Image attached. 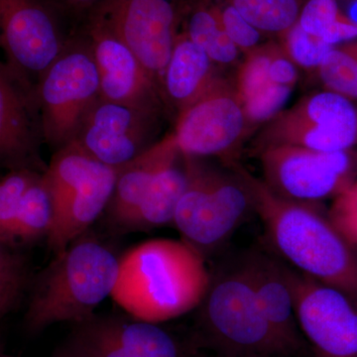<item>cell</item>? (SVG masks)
I'll return each mask as SVG.
<instances>
[{
	"mask_svg": "<svg viewBox=\"0 0 357 357\" xmlns=\"http://www.w3.org/2000/svg\"><path fill=\"white\" fill-rule=\"evenodd\" d=\"M255 213L280 259L301 273L347 294L357 305V246L349 243L318 206L281 198L243 166Z\"/></svg>",
	"mask_w": 357,
	"mask_h": 357,
	"instance_id": "cell-1",
	"label": "cell"
},
{
	"mask_svg": "<svg viewBox=\"0 0 357 357\" xmlns=\"http://www.w3.org/2000/svg\"><path fill=\"white\" fill-rule=\"evenodd\" d=\"M203 255L184 241L154 239L121 257L112 298L128 316L163 323L196 310L210 281Z\"/></svg>",
	"mask_w": 357,
	"mask_h": 357,
	"instance_id": "cell-2",
	"label": "cell"
},
{
	"mask_svg": "<svg viewBox=\"0 0 357 357\" xmlns=\"http://www.w3.org/2000/svg\"><path fill=\"white\" fill-rule=\"evenodd\" d=\"M121 257L93 231L86 230L42 271L33 277L27 296L24 326L38 333L54 324H77L112 295Z\"/></svg>",
	"mask_w": 357,
	"mask_h": 357,
	"instance_id": "cell-3",
	"label": "cell"
},
{
	"mask_svg": "<svg viewBox=\"0 0 357 357\" xmlns=\"http://www.w3.org/2000/svg\"><path fill=\"white\" fill-rule=\"evenodd\" d=\"M196 310L192 335L199 349L232 356H296L263 312L241 256L223 258L211 268L208 289Z\"/></svg>",
	"mask_w": 357,
	"mask_h": 357,
	"instance_id": "cell-4",
	"label": "cell"
},
{
	"mask_svg": "<svg viewBox=\"0 0 357 357\" xmlns=\"http://www.w3.org/2000/svg\"><path fill=\"white\" fill-rule=\"evenodd\" d=\"M187 160L189 184L174 225L182 241L206 260L220 252L249 215L256 213L255 199L236 162L225 170L204 164L198 157Z\"/></svg>",
	"mask_w": 357,
	"mask_h": 357,
	"instance_id": "cell-5",
	"label": "cell"
},
{
	"mask_svg": "<svg viewBox=\"0 0 357 357\" xmlns=\"http://www.w3.org/2000/svg\"><path fill=\"white\" fill-rule=\"evenodd\" d=\"M37 96L46 142L60 149L76 139L89 109L100 98V74L89 44L66 46L40 77Z\"/></svg>",
	"mask_w": 357,
	"mask_h": 357,
	"instance_id": "cell-6",
	"label": "cell"
},
{
	"mask_svg": "<svg viewBox=\"0 0 357 357\" xmlns=\"http://www.w3.org/2000/svg\"><path fill=\"white\" fill-rule=\"evenodd\" d=\"M182 13V0H105L91 20L133 52L164 96V79Z\"/></svg>",
	"mask_w": 357,
	"mask_h": 357,
	"instance_id": "cell-7",
	"label": "cell"
},
{
	"mask_svg": "<svg viewBox=\"0 0 357 357\" xmlns=\"http://www.w3.org/2000/svg\"><path fill=\"white\" fill-rule=\"evenodd\" d=\"M259 153L265 184L281 198L318 206L354 183L357 154L295 146H271Z\"/></svg>",
	"mask_w": 357,
	"mask_h": 357,
	"instance_id": "cell-8",
	"label": "cell"
},
{
	"mask_svg": "<svg viewBox=\"0 0 357 357\" xmlns=\"http://www.w3.org/2000/svg\"><path fill=\"white\" fill-rule=\"evenodd\" d=\"M357 143V112L349 98L326 91L303 98L275 115L256 140L258 152L271 146H295L335 152Z\"/></svg>",
	"mask_w": 357,
	"mask_h": 357,
	"instance_id": "cell-9",
	"label": "cell"
},
{
	"mask_svg": "<svg viewBox=\"0 0 357 357\" xmlns=\"http://www.w3.org/2000/svg\"><path fill=\"white\" fill-rule=\"evenodd\" d=\"M248 128L236 84L217 77L196 102L180 112L173 136L185 156L218 157L230 165L236 163Z\"/></svg>",
	"mask_w": 357,
	"mask_h": 357,
	"instance_id": "cell-10",
	"label": "cell"
},
{
	"mask_svg": "<svg viewBox=\"0 0 357 357\" xmlns=\"http://www.w3.org/2000/svg\"><path fill=\"white\" fill-rule=\"evenodd\" d=\"M282 268L292 290L301 333L314 357H357L356 303L283 260Z\"/></svg>",
	"mask_w": 357,
	"mask_h": 357,
	"instance_id": "cell-11",
	"label": "cell"
},
{
	"mask_svg": "<svg viewBox=\"0 0 357 357\" xmlns=\"http://www.w3.org/2000/svg\"><path fill=\"white\" fill-rule=\"evenodd\" d=\"M158 116L100 98L75 140L98 161L121 168L156 144L152 141Z\"/></svg>",
	"mask_w": 357,
	"mask_h": 357,
	"instance_id": "cell-12",
	"label": "cell"
},
{
	"mask_svg": "<svg viewBox=\"0 0 357 357\" xmlns=\"http://www.w3.org/2000/svg\"><path fill=\"white\" fill-rule=\"evenodd\" d=\"M0 28L8 67L20 79L27 75L40 79L66 48L51 13L38 0H0Z\"/></svg>",
	"mask_w": 357,
	"mask_h": 357,
	"instance_id": "cell-13",
	"label": "cell"
},
{
	"mask_svg": "<svg viewBox=\"0 0 357 357\" xmlns=\"http://www.w3.org/2000/svg\"><path fill=\"white\" fill-rule=\"evenodd\" d=\"M91 53L100 82V98L161 114L165 98L133 52L105 26L91 20Z\"/></svg>",
	"mask_w": 357,
	"mask_h": 357,
	"instance_id": "cell-14",
	"label": "cell"
},
{
	"mask_svg": "<svg viewBox=\"0 0 357 357\" xmlns=\"http://www.w3.org/2000/svg\"><path fill=\"white\" fill-rule=\"evenodd\" d=\"M22 79L8 66L0 70V158L3 167L26 168L45 174L38 154V136L35 132L31 103Z\"/></svg>",
	"mask_w": 357,
	"mask_h": 357,
	"instance_id": "cell-15",
	"label": "cell"
},
{
	"mask_svg": "<svg viewBox=\"0 0 357 357\" xmlns=\"http://www.w3.org/2000/svg\"><path fill=\"white\" fill-rule=\"evenodd\" d=\"M241 259L262 311L274 330L296 356L306 351L309 345L298 325L292 290L280 258L255 249L241 255Z\"/></svg>",
	"mask_w": 357,
	"mask_h": 357,
	"instance_id": "cell-16",
	"label": "cell"
},
{
	"mask_svg": "<svg viewBox=\"0 0 357 357\" xmlns=\"http://www.w3.org/2000/svg\"><path fill=\"white\" fill-rule=\"evenodd\" d=\"M178 153L180 149L170 134L137 159L119 168L114 195L102 215L103 223L110 234H124L126 225L139 210L155 178Z\"/></svg>",
	"mask_w": 357,
	"mask_h": 357,
	"instance_id": "cell-17",
	"label": "cell"
},
{
	"mask_svg": "<svg viewBox=\"0 0 357 357\" xmlns=\"http://www.w3.org/2000/svg\"><path fill=\"white\" fill-rule=\"evenodd\" d=\"M119 173V168L105 164L95 176L56 204L55 222L47 238L55 256L64 253L103 215L114 195Z\"/></svg>",
	"mask_w": 357,
	"mask_h": 357,
	"instance_id": "cell-18",
	"label": "cell"
},
{
	"mask_svg": "<svg viewBox=\"0 0 357 357\" xmlns=\"http://www.w3.org/2000/svg\"><path fill=\"white\" fill-rule=\"evenodd\" d=\"M279 45L268 43L248 53L234 82L249 126L269 121L281 112L293 88L277 84L270 63Z\"/></svg>",
	"mask_w": 357,
	"mask_h": 357,
	"instance_id": "cell-19",
	"label": "cell"
},
{
	"mask_svg": "<svg viewBox=\"0 0 357 357\" xmlns=\"http://www.w3.org/2000/svg\"><path fill=\"white\" fill-rule=\"evenodd\" d=\"M98 325L117 344L139 357H198L199 347L192 333L178 337L156 323L121 314H93Z\"/></svg>",
	"mask_w": 357,
	"mask_h": 357,
	"instance_id": "cell-20",
	"label": "cell"
},
{
	"mask_svg": "<svg viewBox=\"0 0 357 357\" xmlns=\"http://www.w3.org/2000/svg\"><path fill=\"white\" fill-rule=\"evenodd\" d=\"M213 63L185 32L178 34L164 79L166 102L172 103L178 112L196 102L217 77Z\"/></svg>",
	"mask_w": 357,
	"mask_h": 357,
	"instance_id": "cell-21",
	"label": "cell"
},
{
	"mask_svg": "<svg viewBox=\"0 0 357 357\" xmlns=\"http://www.w3.org/2000/svg\"><path fill=\"white\" fill-rule=\"evenodd\" d=\"M189 184L187 156L181 152L155 178L139 210L126 225L124 234L149 231L174 225L176 211Z\"/></svg>",
	"mask_w": 357,
	"mask_h": 357,
	"instance_id": "cell-22",
	"label": "cell"
},
{
	"mask_svg": "<svg viewBox=\"0 0 357 357\" xmlns=\"http://www.w3.org/2000/svg\"><path fill=\"white\" fill-rule=\"evenodd\" d=\"M55 204L43 176L23 198L7 245H31L48 238L55 222Z\"/></svg>",
	"mask_w": 357,
	"mask_h": 357,
	"instance_id": "cell-23",
	"label": "cell"
},
{
	"mask_svg": "<svg viewBox=\"0 0 357 357\" xmlns=\"http://www.w3.org/2000/svg\"><path fill=\"white\" fill-rule=\"evenodd\" d=\"M185 34L213 63L229 65L238 58V47L223 27L217 3L199 2L190 13Z\"/></svg>",
	"mask_w": 357,
	"mask_h": 357,
	"instance_id": "cell-24",
	"label": "cell"
},
{
	"mask_svg": "<svg viewBox=\"0 0 357 357\" xmlns=\"http://www.w3.org/2000/svg\"><path fill=\"white\" fill-rule=\"evenodd\" d=\"M236 9L261 32L282 36L297 24L305 0H217Z\"/></svg>",
	"mask_w": 357,
	"mask_h": 357,
	"instance_id": "cell-25",
	"label": "cell"
},
{
	"mask_svg": "<svg viewBox=\"0 0 357 357\" xmlns=\"http://www.w3.org/2000/svg\"><path fill=\"white\" fill-rule=\"evenodd\" d=\"M30 262L20 246L0 244V316L20 309L33 281Z\"/></svg>",
	"mask_w": 357,
	"mask_h": 357,
	"instance_id": "cell-26",
	"label": "cell"
},
{
	"mask_svg": "<svg viewBox=\"0 0 357 357\" xmlns=\"http://www.w3.org/2000/svg\"><path fill=\"white\" fill-rule=\"evenodd\" d=\"M43 175L31 169L20 168L13 169L2 178L0 184V244L9 243L21 202L31 185Z\"/></svg>",
	"mask_w": 357,
	"mask_h": 357,
	"instance_id": "cell-27",
	"label": "cell"
},
{
	"mask_svg": "<svg viewBox=\"0 0 357 357\" xmlns=\"http://www.w3.org/2000/svg\"><path fill=\"white\" fill-rule=\"evenodd\" d=\"M319 73L328 91L357 98V43L333 47Z\"/></svg>",
	"mask_w": 357,
	"mask_h": 357,
	"instance_id": "cell-28",
	"label": "cell"
},
{
	"mask_svg": "<svg viewBox=\"0 0 357 357\" xmlns=\"http://www.w3.org/2000/svg\"><path fill=\"white\" fill-rule=\"evenodd\" d=\"M66 347L79 357H139L103 332L93 316L74 324Z\"/></svg>",
	"mask_w": 357,
	"mask_h": 357,
	"instance_id": "cell-29",
	"label": "cell"
},
{
	"mask_svg": "<svg viewBox=\"0 0 357 357\" xmlns=\"http://www.w3.org/2000/svg\"><path fill=\"white\" fill-rule=\"evenodd\" d=\"M283 37V48L291 60L307 69H319L335 47L305 31L298 22Z\"/></svg>",
	"mask_w": 357,
	"mask_h": 357,
	"instance_id": "cell-30",
	"label": "cell"
},
{
	"mask_svg": "<svg viewBox=\"0 0 357 357\" xmlns=\"http://www.w3.org/2000/svg\"><path fill=\"white\" fill-rule=\"evenodd\" d=\"M345 17L337 0H307L301 10L298 24L305 31L321 38L335 23Z\"/></svg>",
	"mask_w": 357,
	"mask_h": 357,
	"instance_id": "cell-31",
	"label": "cell"
},
{
	"mask_svg": "<svg viewBox=\"0 0 357 357\" xmlns=\"http://www.w3.org/2000/svg\"><path fill=\"white\" fill-rule=\"evenodd\" d=\"M328 217L338 231L357 246V182L333 199Z\"/></svg>",
	"mask_w": 357,
	"mask_h": 357,
	"instance_id": "cell-32",
	"label": "cell"
},
{
	"mask_svg": "<svg viewBox=\"0 0 357 357\" xmlns=\"http://www.w3.org/2000/svg\"><path fill=\"white\" fill-rule=\"evenodd\" d=\"M217 4L223 27L239 50L248 54L257 48L261 31L249 23L234 7L220 1H217Z\"/></svg>",
	"mask_w": 357,
	"mask_h": 357,
	"instance_id": "cell-33",
	"label": "cell"
},
{
	"mask_svg": "<svg viewBox=\"0 0 357 357\" xmlns=\"http://www.w3.org/2000/svg\"><path fill=\"white\" fill-rule=\"evenodd\" d=\"M68 6H73L74 8H86V7L98 6L105 0H60Z\"/></svg>",
	"mask_w": 357,
	"mask_h": 357,
	"instance_id": "cell-34",
	"label": "cell"
},
{
	"mask_svg": "<svg viewBox=\"0 0 357 357\" xmlns=\"http://www.w3.org/2000/svg\"><path fill=\"white\" fill-rule=\"evenodd\" d=\"M54 357H79L77 356L75 352L70 351L69 347H62L60 351L56 352L55 356Z\"/></svg>",
	"mask_w": 357,
	"mask_h": 357,
	"instance_id": "cell-35",
	"label": "cell"
},
{
	"mask_svg": "<svg viewBox=\"0 0 357 357\" xmlns=\"http://www.w3.org/2000/svg\"><path fill=\"white\" fill-rule=\"evenodd\" d=\"M210 357H282L274 356H264V354H241V356H232V354H213Z\"/></svg>",
	"mask_w": 357,
	"mask_h": 357,
	"instance_id": "cell-36",
	"label": "cell"
},
{
	"mask_svg": "<svg viewBox=\"0 0 357 357\" xmlns=\"http://www.w3.org/2000/svg\"><path fill=\"white\" fill-rule=\"evenodd\" d=\"M1 357H16V356H6V354H2Z\"/></svg>",
	"mask_w": 357,
	"mask_h": 357,
	"instance_id": "cell-37",
	"label": "cell"
}]
</instances>
